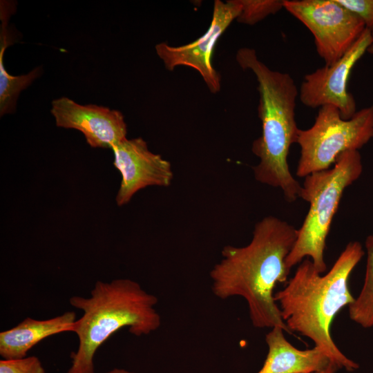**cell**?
<instances>
[{
	"instance_id": "15",
	"label": "cell",
	"mask_w": 373,
	"mask_h": 373,
	"mask_svg": "<svg viewBox=\"0 0 373 373\" xmlns=\"http://www.w3.org/2000/svg\"><path fill=\"white\" fill-rule=\"evenodd\" d=\"M366 271L364 283L357 298L349 306L352 321L364 328L373 327V234L366 238Z\"/></svg>"
},
{
	"instance_id": "18",
	"label": "cell",
	"mask_w": 373,
	"mask_h": 373,
	"mask_svg": "<svg viewBox=\"0 0 373 373\" xmlns=\"http://www.w3.org/2000/svg\"><path fill=\"white\" fill-rule=\"evenodd\" d=\"M347 10L358 16L366 28H373V0H337Z\"/></svg>"
},
{
	"instance_id": "2",
	"label": "cell",
	"mask_w": 373,
	"mask_h": 373,
	"mask_svg": "<svg viewBox=\"0 0 373 373\" xmlns=\"http://www.w3.org/2000/svg\"><path fill=\"white\" fill-rule=\"evenodd\" d=\"M363 255L359 242H350L325 275L316 270L310 259L305 258L286 286L274 294L282 318L291 333L311 339L331 361L348 372L358 370L359 365L338 349L330 330L336 315L355 299L349 278Z\"/></svg>"
},
{
	"instance_id": "19",
	"label": "cell",
	"mask_w": 373,
	"mask_h": 373,
	"mask_svg": "<svg viewBox=\"0 0 373 373\" xmlns=\"http://www.w3.org/2000/svg\"><path fill=\"white\" fill-rule=\"evenodd\" d=\"M341 368L334 362L331 361L323 370L312 373H336Z\"/></svg>"
},
{
	"instance_id": "9",
	"label": "cell",
	"mask_w": 373,
	"mask_h": 373,
	"mask_svg": "<svg viewBox=\"0 0 373 373\" xmlns=\"http://www.w3.org/2000/svg\"><path fill=\"white\" fill-rule=\"evenodd\" d=\"M241 10L240 0H216L210 26L203 35L184 46L174 47L166 42L156 45V52L166 68L173 70L178 66L191 67L200 73L211 93L219 92L220 76L211 63L213 51L218 39L237 19Z\"/></svg>"
},
{
	"instance_id": "3",
	"label": "cell",
	"mask_w": 373,
	"mask_h": 373,
	"mask_svg": "<svg viewBox=\"0 0 373 373\" xmlns=\"http://www.w3.org/2000/svg\"><path fill=\"white\" fill-rule=\"evenodd\" d=\"M236 59L243 70L254 74L258 82L262 133L251 146L252 153L259 159L253 168L254 178L280 189L285 200L294 202L300 198L301 185L291 174L287 160L299 130L295 117L299 90L289 74L270 69L253 48H240Z\"/></svg>"
},
{
	"instance_id": "8",
	"label": "cell",
	"mask_w": 373,
	"mask_h": 373,
	"mask_svg": "<svg viewBox=\"0 0 373 373\" xmlns=\"http://www.w3.org/2000/svg\"><path fill=\"white\" fill-rule=\"evenodd\" d=\"M372 43V32L365 28L336 62L307 74L298 91L301 103L312 108L332 105L339 110L343 119L352 117L357 111L354 97L347 88L349 77L352 69Z\"/></svg>"
},
{
	"instance_id": "7",
	"label": "cell",
	"mask_w": 373,
	"mask_h": 373,
	"mask_svg": "<svg viewBox=\"0 0 373 373\" xmlns=\"http://www.w3.org/2000/svg\"><path fill=\"white\" fill-rule=\"evenodd\" d=\"M283 6L311 32L317 53L327 66L341 59L366 28L337 0H283Z\"/></svg>"
},
{
	"instance_id": "5",
	"label": "cell",
	"mask_w": 373,
	"mask_h": 373,
	"mask_svg": "<svg viewBox=\"0 0 373 373\" xmlns=\"http://www.w3.org/2000/svg\"><path fill=\"white\" fill-rule=\"evenodd\" d=\"M362 171L359 151H350L342 153L331 168L305 177L300 198L309 203V210L285 260L289 271L307 258L319 273L327 270L324 252L332 220L344 191Z\"/></svg>"
},
{
	"instance_id": "1",
	"label": "cell",
	"mask_w": 373,
	"mask_h": 373,
	"mask_svg": "<svg viewBox=\"0 0 373 373\" xmlns=\"http://www.w3.org/2000/svg\"><path fill=\"white\" fill-rule=\"evenodd\" d=\"M297 233L292 224L277 217L260 220L247 245L223 247L221 260L209 274L213 294L222 300L242 297L254 327L278 326L291 334L274 300V289L277 283L287 281L290 271L285 260Z\"/></svg>"
},
{
	"instance_id": "6",
	"label": "cell",
	"mask_w": 373,
	"mask_h": 373,
	"mask_svg": "<svg viewBox=\"0 0 373 373\" xmlns=\"http://www.w3.org/2000/svg\"><path fill=\"white\" fill-rule=\"evenodd\" d=\"M373 138V106L343 119L332 105L319 108L315 121L298 132L300 155L296 175L299 178L331 168L343 153L359 151Z\"/></svg>"
},
{
	"instance_id": "4",
	"label": "cell",
	"mask_w": 373,
	"mask_h": 373,
	"mask_svg": "<svg viewBox=\"0 0 373 373\" xmlns=\"http://www.w3.org/2000/svg\"><path fill=\"white\" fill-rule=\"evenodd\" d=\"M70 304L83 312L72 332L79 341L71 354L72 365L66 373H95L93 358L99 347L122 327L136 336L157 329L161 318L155 309L157 298L136 281L115 279L98 280L90 296H72Z\"/></svg>"
},
{
	"instance_id": "21",
	"label": "cell",
	"mask_w": 373,
	"mask_h": 373,
	"mask_svg": "<svg viewBox=\"0 0 373 373\" xmlns=\"http://www.w3.org/2000/svg\"><path fill=\"white\" fill-rule=\"evenodd\" d=\"M367 52L373 55V43L371 44V46L367 49Z\"/></svg>"
},
{
	"instance_id": "14",
	"label": "cell",
	"mask_w": 373,
	"mask_h": 373,
	"mask_svg": "<svg viewBox=\"0 0 373 373\" xmlns=\"http://www.w3.org/2000/svg\"><path fill=\"white\" fill-rule=\"evenodd\" d=\"M15 8L12 3L1 2L0 17L1 20L0 34V115L12 113L16 107L17 99L21 90L26 88L40 75L41 69L35 68L26 75L14 76L8 73L3 64V55L10 45L8 21Z\"/></svg>"
},
{
	"instance_id": "16",
	"label": "cell",
	"mask_w": 373,
	"mask_h": 373,
	"mask_svg": "<svg viewBox=\"0 0 373 373\" xmlns=\"http://www.w3.org/2000/svg\"><path fill=\"white\" fill-rule=\"evenodd\" d=\"M242 10L237 21L254 25L284 8L283 0H240Z\"/></svg>"
},
{
	"instance_id": "20",
	"label": "cell",
	"mask_w": 373,
	"mask_h": 373,
	"mask_svg": "<svg viewBox=\"0 0 373 373\" xmlns=\"http://www.w3.org/2000/svg\"><path fill=\"white\" fill-rule=\"evenodd\" d=\"M106 373H135V372H129L124 369L115 368L108 371Z\"/></svg>"
},
{
	"instance_id": "12",
	"label": "cell",
	"mask_w": 373,
	"mask_h": 373,
	"mask_svg": "<svg viewBox=\"0 0 373 373\" xmlns=\"http://www.w3.org/2000/svg\"><path fill=\"white\" fill-rule=\"evenodd\" d=\"M284 329L276 326L265 336L268 352L257 373H312L325 369L331 362L321 348L298 350L285 337Z\"/></svg>"
},
{
	"instance_id": "11",
	"label": "cell",
	"mask_w": 373,
	"mask_h": 373,
	"mask_svg": "<svg viewBox=\"0 0 373 373\" xmlns=\"http://www.w3.org/2000/svg\"><path fill=\"white\" fill-rule=\"evenodd\" d=\"M51 113L57 126L81 131L93 148L112 149L126 139V124L117 110L81 105L62 97L52 102Z\"/></svg>"
},
{
	"instance_id": "22",
	"label": "cell",
	"mask_w": 373,
	"mask_h": 373,
	"mask_svg": "<svg viewBox=\"0 0 373 373\" xmlns=\"http://www.w3.org/2000/svg\"><path fill=\"white\" fill-rule=\"evenodd\" d=\"M371 30H372V34H373V28H372V29Z\"/></svg>"
},
{
	"instance_id": "13",
	"label": "cell",
	"mask_w": 373,
	"mask_h": 373,
	"mask_svg": "<svg viewBox=\"0 0 373 373\" xmlns=\"http://www.w3.org/2000/svg\"><path fill=\"white\" fill-rule=\"evenodd\" d=\"M76 320V314L72 311L46 320L26 318L15 327L0 333V355L3 359L26 357L28 352L44 338L72 332Z\"/></svg>"
},
{
	"instance_id": "17",
	"label": "cell",
	"mask_w": 373,
	"mask_h": 373,
	"mask_svg": "<svg viewBox=\"0 0 373 373\" xmlns=\"http://www.w3.org/2000/svg\"><path fill=\"white\" fill-rule=\"evenodd\" d=\"M0 373H46L41 361L35 356L18 359H1Z\"/></svg>"
},
{
	"instance_id": "10",
	"label": "cell",
	"mask_w": 373,
	"mask_h": 373,
	"mask_svg": "<svg viewBox=\"0 0 373 373\" xmlns=\"http://www.w3.org/2000/svg\"><path fill=\"white\" fill-rule=\"evenodd\" d=\"M113 165L122 181L116 195L118 206L128 203L140 190L148 186H169L173 178L170 162L149 149L142 137L127 138L112 149Z\"/></svg>"
}]
</instances>
